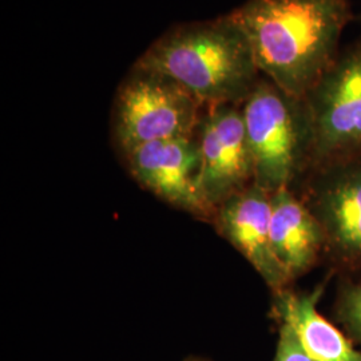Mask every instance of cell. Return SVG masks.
<instances>
[{"label":"cell","mask_w":361,"mask_h":361,"mask_svg":"<svg viewBox=\"0 0 361 361\" xmlns=\"http://www.w3.org/2000/svg\"><path fill=\"white\" fill-rule=\"evenodd\" d=\"M231 15L258 71L286 94L305 98L336 61L350 6L349 0H247Z\"/></svg>","instance_id":"cell-1"},{"label":"cell","mask_w":361,"mask_h":361,"mask_svg":"<svg viewBox=\"0 0 361 361\" xmlns=\"http://www.w3.org/2000/svg\"><path fill=\"white\" fill-rule=\"evenodd\" d=\"M134 65L171 78L202 106L241 104L259 80L250 44L231 13L170 28Z\"/></svg>","instance_id":"cell-2"},{"label":"cell","mask_w":361,"mask_h":361,"mask_svg":"<svg viewBox=\"0 0 361 361\" xmlns=\"http://www.w3.org/2000/svg\"><path fill=\"white\" fill-rule=\"evenodd\" d=\"M253 159L255 185L268 193L290 189L312 162V123L304 98H296L258 80L241 104Z\"/></svg>","instance_id":"cell-3"},{"label":"cell","mask_w":361,"mask_h":361,"mask_svg":"<svg viewBox=\"0 0 361 361\" xmlns=\"http://www.w3.org/2000/svg\"><path fill=\"white\" fill-rule=\"evenodd\" d=\"M202 104L180 83L134 65L119 85L113 104L111 133L121 157L146 143L193 137Z\"/></svg>","instance_id":"cell-4"},{"label":"cell","mask_w":361,"mask_h":361,"mask_svg":"<svg viewBox=\"0 0 361 361\" xmlns=\"http://www.w3.org/2000/svg\"><path fill=\"white\" fill-rule=\"evenodd\" d=\"M304 99L312 123V162L320 168L361 157V44L336 58Z\"/></svg>","instance_id":"cell-5"},{"label":"cell","mask_w":361,"mask_h":361,"mask_svg":"<svg viewBox=\"0 0 361 361\" xmlns=\"http://www.w3.org/2000/svg\"><path fill=\"white\" fill-rule=\"evenodd\" d=\"M122 159L130 176L145 190L170 207L213 224L217 210L201 192L197 135L146 143L122 155Z\"/></svg>","instance_id":"cell-6"},{"label":"cell","mask_w":361,"mask_h":361,"mask_svg":"<svg viewBox=\"0 0 361 361\" xmlns=\"http://www.w3.org/2000/svg\"><path fill=\"white\" fill-rule=\"evenodd\" d=\"M195 135L201 153V192L217 210L255 182L241 104L207 106Z\"/></svg>","instance_id":"cell-7"},{"label":"cell","mask_w":361,"mask_h":361,"mask_svg":"<svg viewBox=\"0 0 361 361\" xmlns=\"http://www.w3.org/2000/svg\"><path fill=\"white\" fill-rule=\"evenodd\" d=\"M325 235V250L361 269V157L320 166L304 201Z\"/></svg>","instance_id":"cell-8"},{"label":"cell","mask_w":361,"mask_h":361,"mask_svg":"<svg viewBox=\"0 0 361 361\" xmlns=\"http://www.w3.org/2000/svg\"><path fill=\"white\" fill-rule=\"evenodd\" d=\"M271 193L252 183L217 209L213 225L257 271L273 292L292 281L271 244Z\"/></svg>","instance_id":"cell-9"},{"label":"cell","mask_w":361,"mask_h":361,"mask_svg":"<svg viewBox=\"0 0 361 361\" xmlns=\"http://www.w3.org/2000/svg\"><path fill=\"white\" fill-rule=\"evenodd\" d=\"M271 244L292 281L305 274L325 250V235L310 207L292 189L271 194Z\"/></svg>","instance_id":"cell-10"},{"label":"cell","mask_w":361,"mask_h":361,"mask_svg":"<svg viewBox=\"0 0 361 361\" xmlns=\"http://www.w3.org/2000/svg\"><path fill=\"white\" fill-rule=\"evenodd\" d=\"M273 293L271 312L274 317L279 323L293 328L302 347L314 360L361 361L360 350L319 313L322 286L310 293H296L288 288Z\"/></svg>","instance_id":"cell-11"},{"label":"cell","mask_w":361,"mask_h":361,"mask_svg":"<svg viewBox=\"0 0 361 361\" xmlns=\"http://www.w3.org/2000/svg\"><path fill=\"white\" fill-rule=\"evenodd\" d=\"M336 316L349 335L361 343V283L347 284L340 292Z\"/></svg>","instance_id":"cell-12"},{"label":"cell","mask_w":361,"mask_h":361,"mask_svg":"<svg viewBox=\"0 0 361 361\" xmlns=\"http://www.w3.org/2000/svg\"><path fill=\"white\" fill-rule=\"evenodd\" d=\"M273 361H316L302 347L293 328L288 324L280 323V337Z\"/></svg>","instance_id":"cell-13"},{"label":"cell","mask_w":361,"mask_h":361,"mask_svg":"<svg viewBox=\"0 0 361 361\" xmlns=\"http://www.w3.org/2000/svg\"><path fill=\"white\" fill-rule=\"evenodd\" d=\"M185 361H210L207 360V359H202V357H189V359H186Z\"/></svg>","instance_id":"cell-14"}]
</instances>
